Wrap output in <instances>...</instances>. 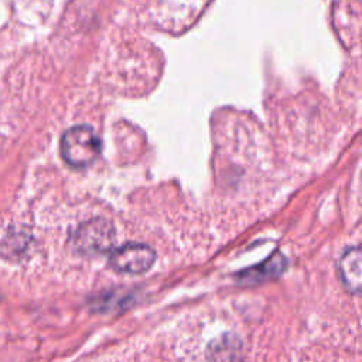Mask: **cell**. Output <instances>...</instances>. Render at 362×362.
Listing matches in <instances>:
<instances>
[{"label": "cell", "mask_w": 362, "mask_h": 362, "mask_svg": "<svg viewBox=\"0 0 362 362\" xmlns=\"http://www.w3.org/2000/svg\"><path fill=\"white\" fill-rule=\"evenodd\" d=\"M99 154L100 140L90 126H74L61 137V156L71 167H88L99 157Z\"/></svg>", "instance_id": "obj_1"}, {"label": "cell", "mask_w": 362, "mask_h": 362, "mask_svg": "<svg viewBox=\"0 0 362 362\" xmlns=\"http://www.w3.org/2000/svg\"><path fill=\"white\" fill-rule=\"evenodd\" d=\"M115 242L113 225L102 218L81 223L71 236V245L81 255H100L107 252Z\"/></svg>", "instance_id": "obj_2"}, {"label": "cell", "mask_w": 362, "mask_h": 362, "mask_svg": "<svg viewBox=\"0 0 362 362\" xmlns=\"http://www.w3.org/2000/svg\"><path fill=\"white\" fill-rule=\"evenodd\" d=\"M156 260V252L144 243H126L110 252L109 264L124 274H141Z\"/></svg>", "instance_id": "obj_3"}, {"label": "cell", "mask_w": 362, "mask_h": 362, "mask_svg": "<svg viewBox=\"0 0 362 362\" xmlns=\"http://www.w3.org/2000/svg\"><path fill=\"white\" fill-rule=\"evenodd\" d=\"M339 276L344 286L351 293H358L361 288V277H362V262H361V250L358 246L349 247L344 252L338 263Z\"/></svg>", "instance_id": "obj_4"}, {"label": "cell", "mask_w": 362, "mask_h": 362, "mask_svg": "<svg viewBox=\"0 0 362 362\" xmlns=\"http://www.w3.org/2000/svg\"><path fill=\"white\" fill-rule=\"evenodd\" d=\"M286 267V259L280 253H274L272 257H269L264 263L259 264V267L246 270L240 273V279H245L246 281L252 280H263L269 279L272 276H279Z\"/></svg>", "instance_id": "obj_5"}]
</instances>
